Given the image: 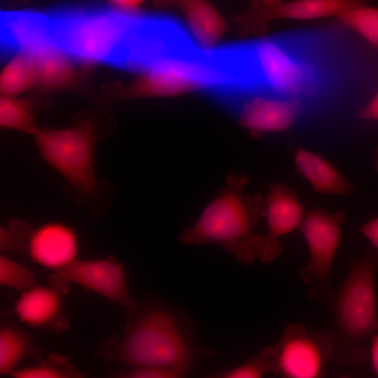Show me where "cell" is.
Wrapping results in <instances>:
<instances>
[{
    "label": "cell",
    "mask_w": 378,
    "mask_h": 378,
    "mask_svg": "<svg viewBox=\"0 0 378 378\" xmlns=\"http://www.w3.org/2000/svg\"><path fill=\"white\" fill-rule=\"evenodd\" d=\"M122 333L100 342L94 357L127 367H156L185 377L200 359L217 351L197 344L196 326L181 307H172L162 300L144 298L125 309Z\"/></svg>",
    "instance_id": "1"
},
{
    "label": "cell",
    "mask_w": 378,
    "mask_h": 378,
    "mask_svg": "<svg viewBox=\"0 0 378 378\" xmlns=\"http://www.w3.org/2000/svg\"><path fill=\"white\" fill-rule=\"evenodd\" d=\"M378 251L369 246L350 261L341 286L326 302L332 323L327 328L332 344V360L339 365H360L368 355L365 344L378 332L376 281Z\"/></svg>",
    "instance_id": "2"
},
{
    "label": "cell",
    "mask_w": 378,
    "mask_h": 378,
    "mask_svg": "<svg viewBox=\"0 0 378 378\" xmlns=\"http://www.w3.org/2000/svg\"><path fill=\"white\" fill-rule=\"evenodd\" d=\"M249 179L246 174L229 172L225 188L191 227L182 230L179 241L189 245L217 244L244 265L253 263L260 239L255 229L265 218L266 207L262 194H245Z\"/></svg>",
    "instance_id": "3"
},
{
    "label": "cell",
    "mask_w": 378,
    "mask_h": 378,
    "mask_svg": "<svg viewBox=\"0 0 378 378\" xmlns=\"http://www.w3.org/2000/svg\"><path fill=\"white\" fill-rule=\"evenodd\" d=\"M190 41L160 55L113 90L120 99L170 97L234 87L230 67L215 49H197Z\"/></svg>",
    "instance_id": "4"
},
{
    "label": "cell",
    "mask_w": 378,
    "mask_h": 378,
    "mask_svg": "<svg viewBox=\"0 0 378 378\" xmlns=\"http://www.w3.org/2000/svg\"><path fill=\"white\" fill-rule=\"evenodd\" d=\"M57 45L86 65L119 66L139 15L111 8H79L51 14Z\"/></svg>",
    "instance_id": "5"
},
{
    "label": "cell",
    "mask_w": 378,
    "mask_h": 378,
    "mask_svg": "<svg viewBox=\"0 0 378 378\" xmlns=\"http://www.w3.org/2000/svg\"><path fill=\"white\" fill-rule=\"evenodd\" d=\"M29 135L41 158L64 178L71 189L83 200H98L103 184L94 170L99 131L93 119L82 118L65 128L36 125Z\"/></svg>",
    "instance_id": "6"
},
{
    "label": "cell",
    "mask_w": 378,
    "mask_h": 378,
    "mask_svg": "<svg viewBox=\"0 0 378 378\" xmlns=\"http://www.w3.org/2000/svg\"><path fill=\"white\" fill-rule=\"evenodd\" d=\"M226 52L237 87L251 82L282 97L299 99L316 90V83L309 76L312 71L308 66L295 62L272 39L262 38L234 48L227 47Z\"/></svg>",
    "instance_id": "7"
},
{
    "label": "cell",
    "mask_w": 378,
    "mask_h": 378,
    "mask_svg": "<svg viewBox=\"0 0 378 378\" xmlns=\"http://www.w3.org/2000/svg\"><path fill=\"white\" fill-rule=\"evenodd\" d=\"M341 211L329 213L313 208L304 216L300 230L309 248L307 264L298 270L307 286V295L326 304L331 293L330 274L341 240V225L345 220Z\"/></svg>",
    "instance_id": "8"
},
{
    "label": "cell",
    "mask_w": 378,
    "mask_h": 378,
    "mask_svg": "<svg viewBox=\"0 0 378 378\" xmlns=\"http://www.w3.org/2000/svg\"><path fill=\"white\" fill-rule=\"evenodd\" d=\"M276 348L282 377H320L332 360V344L327 328L315 331L300 323H290Z\"/></svg>",
    "instance_id": "9"
},
{
    "label": "cell",
    "mask_w": 378,
    "mask_h": 378,
    "mask_svg": "<svg viewBox=\"0 0 378 378\" xmlns=\"http://www.w3.org/2000/svg\"><path fill=\"white\" fill-rule=\"evenodd\" d=\"M369 0H293L264 5L253 0L250 8L234 18L239 34L244 36H260L270 23L276 20H308L335 18L351 7Z\"/></svg>",
    "instance_id": "10"
},
{
    "label": "cell",
    "mask_w": 378,
    "mask_h": 378,
    "mask_svg": "<svg viewBox=\"0 0 378 378\" xmlns=\"http://www.w3.org/2000/svg\"><path fill=\"white\" fill-rule=\"evenodd\" d=\"M69 281L92 290L125 309L139 300L131 294L123 265L113 257L98 260L75 259L53 271Z\"/></svg>",
    "instance_id": "11"
},
{
    "label": "cell",
    "mask_w": 378,
    "mask_h": 378,
    "mask_svg": "<svg viewBox=\"0 0 378 378\" xmlns=\"http://www.w3.org/2000/svg\"><path fill=\"white\" fill-rule=\"evenodd\" d=\"M48 282L49 286L38 285L23 292L14 304V313L29 326L59 335L70 328L63 296L69 293L71 282L56 272L49 276Z\"/></svg>",
    "instance_id": "12"
},
{
    "label": "cell",
    "mask_w": 378,
    "mask_h": 378,
    "mask_svg": "<svg viewBox=\"0 0 378 378\" xmlns=\"http://www.w3.org/2000/svg\"><path fill=\"white\" fill-rule=\"evenodd\" d=\"M265 199V216L268 232L262 235L256 252V258L270 262L282 252L279 239L300 229L304 218L302 206L294 191L288 186L271 183Z\"/></svg>",
    "instance_id": "13"
},
{
    "label": "cell",
    "mask_w": 378,
    "mask_h": 378,
    "mask_svg": "<svg viewBox=\"0 0 378 378\" xmlns=\"http://www.w3.org/2000/svg\"><path fill=\"white\" fill-rule=\"evenodd\" d=\"M303 109L299 98L254 94L241 104L238 125L254 138L267 133L286 132L301 116Z\"/></svg>",
    "instance_id": "14"
},
{
    "label": "cell",
    "mask_w": 378,
    "mask_h": 378,
    "mask_svg": "<svg viewBox=\"0 0 378 378\" xmlns=\"http://www.w3.org/2000/svg\"><path fill=\"white\" fill-rule=\"evenodd\" d=\"M4 47L15 53H33L57 45L51 14L30 10L5 12L1 18Z\"/></svg>",
    "instance_id": "15"
},
{
    "label": "cell",
    "mask_w": 378,
    "mask_h": 378,
    "mask_svg": "<svg viewBox=\"0 0 378 378\" xmlns=\"http://www.w3.org/2000/svg\"><path fill=\"white\" fill-rule=\"evenodd\" d=\"M78 249L74 228L59 222H48L33 227L27 253L38 264L54 271L76 259Z\"/></svg>",
    "instance_id": "16"
},
{
    "label": "cell",
    "mask_w": 378,
    "mask_h": 378,
    "mask_svg": "<svg viewBox=\"0 0 378 378\" xmlns=\"http://www.w3.org/2000/svg\"><path fill=\"white\" fill-rule=\"evenodd\" d=\"M162 8L177 10L184 20L190 35L204 50L216 48L227 31L226 22L209 0H153Z\"/></svg>",
    "instance_id": "17"
},
{
    "label": "cell",
    "mask_w": 378,
    "mask_h": 378,
    "mask_svg": "<svg viewBox=\"0 0 378 378\" xmlns=\"http://www.w3.org/2000/svg\"><path fill=\"white\" fill-rule=\"evenodd\" d=\"M294 163L298 173L316 192L348 196L355 189V186L330 162L314 152L298 148Z\"/></svg>",
    "instance_id": "18"
},
{
    "label": "cell",
    "mask_w": 378,
    "mask_h": 378,
    "mask_svg": "<svg viewBox=\"0 0 378 378\" xmlns=\"http://www.w3.org/2000/svg\"><path fill=\"white\" fill-rule=\"evenodd\" d=\"M28 55L34 64L37 87L43 90L57 91L69 89L76 84L78 76L74 60L58 45Z\"/></svg>",
    "instance_id": "19"
},
{
    "label": "cell",
    "mask_w": 378,
    "mask_h": 378,
    "mask_svg": "<svg viewBox=\"0 0 378 378\" xmlns=\"http://www.w3.org/2000/svg\"><path fill=\"white\" fill-rule=\"evenodd\" d=\"M43 349L36 344L34 335L4 318L0 322V374L11 375L24 358L41 360Z\"/></svg>",
    "instance_id": "20"
},
{
    "label": "cell",
    "mask_w": 378,
    "mask_h": 378,
    "mask_svg": "<svg viewBox=\"0 0 378 378\" xmlns=\"http://www.w3.org/2000/svg\"><path fill=\"white\" fill-rule=\"evenodd\" d=\"M34 86L36 74L32 58L27 53H15L0 73L1 95L18 97Z\"/></svg>",
    "instance_id": "21"
},
{
    "label": "cell",
    "mask_w": 378,
    "mask_h": 378,
    "mask_svg": "<svg viewBox=\"0 0 378 378\" xmlns=\"http://www.w3.org/2000/svg\"><path fill=\"white\" fill-rule=\"evenodd\" d=\"M280 375L278 351L276 347L267 346L244 364L227 370L210 374L211 378H259L266 374Z\"/></svg>",
    "instance_id": "22"
},
{
    "label": "cell",
    "mask_w": 378,
    "mask_h": 378,
    "mask_svg": "<svg viewBox=\"0 0 378 378\" xmlns=\"http://www.w3.org/2000/svg\"><path fill=\"white\" fill-rule=\"evenodd\" d=\"M15 96L1 95L0 126L29 134L36 124L33 103Z\"/></svg>",
    "instance_id": "23"
},
{
    "label": "cell",
    "mask_w": 378,
    "mask_h": 378,
    "mask_svg": "<svg viewBox=\"0 0 378 378\" xmlns=\"http://www.w3.org/2000/svg\"><path fill=\"white\" fill-rule=\"evenodd\" d=\"M336 19L362 36L378 50V8L358 4L340 14Z\"/></svg>",
    "instance_id": "24"
},
{
    "label": "cell",
    "mask_w": 378,
    "mask_h": 378,
    "mask_svg": "<svg viewBox=\"0 0 378 378\" xmlns=\"http://www.w3.org/2000/svg\"><path fill=\"white\" fill-rule=\"evenodd\" d=\"M15 378H83L80 372L67 357L50 354L46 359L31 367L15 370L11 375Z\"/></svg>",
    "instance_id": "25"
},
{
    "label": "cell",
    "mask_w": 378,
    "mask_h": 378,
    "mask_svg": "<svg viewBox=\"0 0 378 378\" xmlns=\"http://www.w3.org/2000/svg\"><path fill=\"white\" fill-rule=\"evenodd\" d=\"M0 284L22 293L38 286L32 271L4 255H0Z\"/></svg>",
    "instance_id": "26"
},
{
    "label": "cell",
    "mask_w": 378,
    "mask_h": 378,
    "mask_svg": "<svg viewBox=\"0 0 378 378\" xmlns=\"http://www.w3.org/2000/svg\"><path fill=\"white\" fill-rule=\"evenodd\" d=\"M33 227L27 223L13 219L7 227L0 228V249L17 253H27L28 241Z\"/></svg>",
    "instance_id": "27"
},
{
    "label": "cell",
    "mask_w": 378,
    "mask_h": 378,
    "mask_svg": "<svg viewBox=\"0 0 378 378\" xmlns=\"http://www.w3.org/2000/svg\"><path fill=\"white\" fill-rule=\"evenodd\" d=\"M110 377L115 378H180L169 370L156 367H129L125 369L113 370Z\"/></svg>",
    "instance_id": "28"
},
{
    "label": "cell",
    "mask_w": 378,
    "mask_h": 378,
    "mask_svg": "<svg viewBox=\"0 0 378 378\" xmlns=\"http://www.w3.org/2000/svg\"><path fill=\"white\" fill-rule=\"evenodd\" d=\"M111 8L118 11L136 15L146 0H107Z\"/></svg>",
    "instance_id": "29"
},
{
    "label": "cell",
    "mask_w": 378,
    "mask_h": 378,
    "mask_svg": "<svg viewBox=\"0 0 378 378\" xmlns=\"http://www.w3.org/2000/svg\"><path fill=\"white\" fill-rule=\"evenodd\" d=\"M357 117L363 120H378V92L358 111Z\"/></svg>",
    "instance_id": "30"
},
{
    "label": "cell",
    "mask_w": 378,
    "mask_h": 378,
    "mask_svg": "<svg viewBox=\"0 0 378 378\" xmlns=\"http://www.w3.org/2000/svg\"><path fill=\"white\" fill-rule=\"evenodd\" d=\"M378 251V217L373 218L365 223L359 231Z\"/></svg>",
    "instance_id": "31"
},
{
    "label": "cell",
    "mask_w": 378,
    "mask_h": 378,
    "mask_svg": "<svg viewBox=\"0 0 378 378\" xmlns=\"http://www.w3.org/2000/svg\"><path fill=\"white\" fill-rule=\"evenodd\" d=\"M370 356L373 370L378 377V332L370 338Z\"/></svg>",
    "instance_id": "32"
},
{
    "label": "cell",
    "mask_w": 378,
    "mask_h": 378,
    "mask_svg": "<svg viewBox=\"0 0 378 378\" xmlns=\"http://www.w3.org/2000/svg\"><path fill=\"white\" fill-rule=\"evenodd\" d=\"M373 167L378 174V145L377 146L373 155Z\"/></svg>",
    "instance_id": "33"
},
{
    "label": "cell",
    "mask_w": 378,
    "mask_h": 378,
    "mask_svg": "<svg viewBox=\"0 0 378 378\" xmlns=\"http://www.w3.org/2000/svg\"><path fill=\"white\" fill-rule=\"evenodd\" d=\"M256 1H258V2L264 5H274L281 1L282 0H256Z\"/></svg>",
    "instance_id": "34"
}]
</instances>
